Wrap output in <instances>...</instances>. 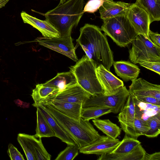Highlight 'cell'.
Here are the masks:
<instances>
[{
  "label": "cell",
  "mask_w": 160,
  "mask_h": 160,
  "mask_svg": "<svg viewBox=\"0 0 160 160\" xmlns=\"http://www.w3.org/2000/svg\"><path fill=\"white\" fill-rule=\"evenodd\" d=\"M101 31L97 26L85 24L80 28V34L76 41L97 66L102 65L110 71L114 62L113 53L106 35Z\"/></svg>",
  "instance_id": "obj_1"
},
{
  "label": "cell",
  "mask_w": 160,
  "mask_h": 160,
  "mask_svg": "<svg viewBox=\"0 0 160 160\" xmlns=\"http://www.w3.org/2000/svg\"><path fill=\"white\" fill-rule=\"evenodd\" d=\"M42 104L79 148L94 143L101 137L89 121L81 118L79 121L62 113L49 104Z\"/></svg>",
  "instance_id": "obj_2"
},
{
  "label": "cell",
  "mask_w": 160,
  "mask_h": 160,
  "mask_svg": "<svg viewBox=\"0 0 160 160\" xmlns=\"http://www.w3.org/2000/svg\"><path fill=\"white\" fill-rule=\"evenodd\" d=\"M84 0H68L53 9L42 14L58 32L60 37H71L83 15Z\"/></svg>",
  "instance_id": "obj_3"
},
{
  "label": "cell",
  "mask_w": 160,
  "mask_h": 160,
  "mask_svg": "<svg viewBox=\"0 0 160 160\" xmlns=\"http://www.w3.org/2000/svg\"><path fill=\"white\" fill-rule=\"evenodd\" d=\"M97 64L86 55L71 66L70 71L74 75L77 84L91 96L103 94V90L96 72Z\"/></svg>",
  "instance_id": "obj_4"
},
{
  "label": "cell",
  "mask_w": 160,
  "mask_h": 160,
  "mask_svg": "<svg viewBox=\"0 0 160 160\" xmlns=\"http://www.w3.org/2000/svg\"><path fill=\"white\" fill-rule=\"evenodd\" d=\"M103 20L101 31L120 47L128 46L138 35L126 15H119Z\"/></svg>",
  "instance_id": "obj_5"
},
{
  "label": "cell",
  "mask_w": 160,
  "mask_h": 160,
  "mask_svg": "<svg viewBox=\"0 0 160 160\" xmlns=\"http://www.w3.org/2000/svg\"><path fill=\"white\" fill-rule=\"evenodd\" d=\"M129 51V58L136 64L144 61H160V47L154 44L149 38L137 35Z\"/></svg>",
  "instance_id": "obj_6"
},
{
  "label": "cell",
  "mask_w": 160,
  "mask_h": 160,
  "mask_svg": "<svg viewBox=\"0 0 160 160\" xmlns=\"http://www.w3.org/2000/svg\"><path fill=\"white\" fill-rule=\"evenodd\" d=\"M129 94L125 86H123L115 94H103L91 96L82 103V108L94 106L104 107L111 108L112 113H119L123 108Z\"/></svg>",
  "instance_id": "obj_7"
},
{
  "label": "cell",
  "mask_w": 160,
  "mask_h": 160,
  "mask_svg": "<svg viewBox=\"0 0 160 160\" xmlns=\"http://www.w3.org/2000/svg\"><path fill=\"white\" fill-rule=\"evenodd\" d=\"M17 140L28 160H50L51 156L47 152L42 141L34 135L19 133Z\"/></svg>",
  "instance_id": "obj_8"
},
{
  "label": "cell",
  "mask_w": 160,
  "mask_h": 160,
  "mask_svg": "<svg viewBox=\"0 0 160 160\" xmlns=\"http://www.w3.org/2000/svg\"><path fill=\"white\" fill-rule=\"evenodd\" d=\"M35 40L40 45L63 54L75 62L78 61L71 37L52 38L40 37Z\"/></svg>",
  "instance_id": "obj_9"
},
{
  "label": "cell",
  "mask_w": 160,
  "mask_h": 160,
  "mask_svg": "<svg viewBox=\"0 0 160 160\" xmlns=\"http://www.w3.org/2000/svg\"><path fill=\"white\" fill-rule=\"evenodd\" d=\"M126 16L138 35L149 38L148 34L151 22L148 14L144 9L135 3H131Z\"/></svg>",
  "instance_id": "obj_10"
},
{
  "label": "cell",
  "mask_w": 160,
  "mask_h": 160,
  "mask_svg": "<svg viewBox=\"0 0 160 160\" xmlns=\"http://www.w3.org/2000/svg\"><path fill=\"white\" fill-rule=\"evenodd\" d=\"M136 104V100L129 94L123 108L118 116L121 129L125 134L135 138L133 124Z\"/></svg>",
  "instance_id": "obj_11"
},
{
  "label": "cell",
  "mask_w": 160,
  "mask_h": 160,
  "mask_svg": "<svg viewBox=\"0 0 160 160\" xmlns=\"http://www.w3.org/2000/svg\"><path fill=\"white\" fill-rule=\"evenodd\" d=\"M96 72L98 79L103 90L104 95L115 94L124 86L122 81L102 65L97 67Z\"/></svg>",
  "instance_id": "obj_12"
},
{
  "label": "cell",
  "mask_w": 160,
  "mask_h": 160,
  "mask_svg": "<svg viewBox=\"0 0 160 160\" xmlns=\"http://www.w3.org/2000/svg\"><path fill=\"white\" fill-rule=\"evenodd\" d=\"M128 90L133 97H150L160 100V85L151 83L142 78L132 81Z\"/></svg>",
  "instance_id": "obj_13"
},
{
  "label": "cell",
  "mask_w": 160,
  "mask_h": 160,
  "mask_svg": "<svg viewBox=\"0 0 160 160\" xmlns=\"http://www.w3.org/2000/svg\"><path fill=\"white\" fill-rule=\"evenodd\" d=\"M120 141L107 136H102L98 140L88 145L80 148L79 152L86 154L100 155L110 153L118 146Z\"/></svg>",
  "instance_id": "obj_14"
},
{
  "label": "cell",
  "mask_w": 160,
  "mask_h": 160,
  "mask_svg": "<svg viewBox=\"0 0 160 160\" xmlns=\"http://www.w3.org/2000/svg\"><path fill=\"white\" fill-rule=\"evenodd\" d=\"M91 96L89 93L77 84L58 92L49 99L83 103Z\"/></svg>",
  "instance_id": "obj_15"
},
{
  "label": "cell",
  "mask_w": 160,
  "mask_h": 160,
  "mask_svg": "<svg viewBox=\"0 0 160 160\" xmlns=\"http://www.w3.org/2000/svg\"><path fill=\"white\" fill-rule=\"evenodd\" d=\"M21 16L24 23L29 24L38 29L44 37L50 38L60 37L58 32L47 20L39 19L23 11L21 13Z\"/></svg>",
  "instance_id": "obj_16"
},
{
  "label": "cell",
  "mask_w": 160,
  "mask_h": 160,
  "mask_svg": "<svg viewBox=\"0 0 160 160\" xmlns=\"http://www.w3.org/2000/svg\"><path fill=\"white\" fill-rule=\"evenodd\" d=\"M131 3L113 0H105L99 8L100 18L102 20L119 15H126L129 7Z\"/></svg>",
  "instance_id": "obj_17"
},
{
  "label": "cell",
  "mask_w": 160,
  "mask_h": 160,
  "mask_svg": "<svg viewBox=\"0 0 160 160\" xmlns=\"http://www.w3.org/2000/svg\"><path fill=\"white\" fill-rule=\"evenodd\" d=\"M44 103L49 104L64 115L80 121L82 103L70 102L54 99H49Z\"/></svg>",
  "instance_id": "obj_18"
},
{
  "label": "cell",
  "mask_w": 160,
  "mask_h": 160,
  "mask_svg": "<svg viewBox=\"0 0 160 160\" xmlns=\"http://www.w3.org/2000/svg\"><path fill=\"white\" fill-rule=\"evenodd\" d=\"M113 64L117 75L125 82L130 80L132 81L137 79L140 72L139 68L130 62H114Z\"/></svg>",
  "instance_id": "obj_19"
},
{
  "label": "cell",
  "mask_w": 160,
  "mask_h": 160,
  "mask_svg": "<svg viewBox=\"0 0 160 160\" xmlns=\"http://www.w3.org/2000/svg\"><path fill=\"white\" fill-rule=\"evenodd\" d=\"M43 84L45 86L58 88L60 92L77 82L74 75L70 71L58 73L54 78Z\"/></svg>",
  "instance_id": "obj_20"
},
{
  "label": "cell",
  "mask_w": 160,
  "mask_h": 160,
  "mask_svg": "<svg viewBox=\"0 0 160 160\" xmlns=\"http://www.w3.org/2000/svg\"><path fill=\"white\" fill-rule=\"evenodd\" d=\"M59 92L58 88L45 86L42 83L37 84L31 94L34 102L32 106L36 107L42 104Z\"/></svg>",
  "instance_id": "obj_21"
},
{
  "label": "cell",
  "mask_w": 160,
  "mask_h": 160,
  "mask_svg": "<svg viewBox=\"0 0 160 160\" xmlns=\"http://www.w3.org/2000/svg\"><path fill=\"white\" fill-rule=\"evenodd\" d=\"M146 152L141 144L129 153L116 155L107 153L100 155L98 160H144Z\"/></svg>",
  "instance_id": "obj_22"
},
{
  "label": "cell",
  "mask_w": 160,
  "mask_h": 160,
  "mask_svg": "<svg viewBox=\"0 0 160 160\" xmlns=\"http://www.w3.org/2000/svg\"><path fill=\"white\" fill-rule=\"evenodd\" d=\"M36 108H38L41 111L50 126L56 137L59 138L68 145H74L75 144L74 141L61 128L42 104Z\"/></svg>",
  "instance_id": "obj_23"
},
{
  "label": "cell",
  "mask_w": 160,
  "mask_h": 160,
  "mask_svg": "<svg viewBox=\"0 0 160 160\" xmlns=\"http://www.w3.org/2000/svg\"><path fill=\"white\" fill-rule=\"evenodd\" d=\"M92 122L97 128L109 138L116 139L121 134V128L109 119L97 118L93 119Z\"/></svg>",
  "instance_id": "obj_24"
},
{
  "label": "cell",
  "mask_w": 160,
  "mask_h": 160,
  "mask_svg": "<svg viewBox=\"0 0 160 160\" xmlns=\"http://www.w3.org/2000/svg\"><path fill=\"white\" fill-rule=\"evenodd\" d=\"M135 3L148 13L151 23L160 20V0H136Z\"/></svg>",
  "instance_id": "obj_25"
},
{
  "label": "cell",
  "mask_w": 160,
  "mask_h": 160,
  "mask_svg": "<svg viewBox=\"0 0 160 160\" xmlns=\"http://www.w3.org/2000/svg\"><path fill=\"white\" fill-rule=\"evenodd\" d=\"M37 108V123L34 135L37 138L56 137L48 121L38 108Z\"/></svg>",
  "instance_id": "obj_26"
},
{
  "label": "cell",
  "mask_w": 160,
  "mask_h": 160,
  "mask_svg": "<svg viewBox=\"0 0 160 160\" xmlns=\"http://www.w3.org/2000/svg\"><path fill=\"white\" fill-rule=\"evenodd\" d=\"M141 144V142L137 139L125 134L122 140L110 153L118 155L128 153L132 151Z\"/></svg>",
  "instance_id": "obj_27"
},
{
  "label": "cell",
  "mask_w": 160,
  "mask_h": 160,
  "mask_svg": "<svg viewBox=\"0 0 160 160\" xmlns=\"http://www.w3.org/2000/svg\"><path fill=\"white\" fill-rule=\"evenodd\" d=\"M112 109L104 107L94 106L82 108L81 118L85 120L98 118L102 115L112 112Z\"/></svg>",
  "instance_id": "obj_28"
},
{
  "label": "cell",
  "mask_w": 160,
  "mask_h": 160,
  "mask_svg": "<svg viewBox=\"0 0 160 160\" xmlns=\"http://www.w3.org/2000/svg\"><path fill=\"white\" fill-rule=\"evenodd\" d=\"M142 114L141 112L139 109L136 103L133 129L135 138L136 139L140 136L144 135L146 132L149 129L146 120L142 118Z\"/></svg>",
  "instance_id": "obj_29"
},
{
  "label": "cell",
  "mask_w": 160,
  "mask_h": 160,
  "mask_svg": "<svg viewBox=\"0 0 160 160\" xmlns=\"http://www.w3.org/2000/svg\"><path fill=\"white\" fill-rule=\"evenodd\" d=\"M146 120L149 129L144 136L149 138L157 137L160 133V112L149 117Z\"/></svg>",
  "instance_id": "obj_30"
},
{
  "label": "cell",
  "mask_w": 160,
  "mask_h": 160,
  "mask_svg": "<svg viewBox=\"0 0 160 160\" xmlns=\"http://www.w3.org/2000/svg\"><path fill=\"white\" fill-rule=\"evenodd\" d=\"M80 148L76 144L68 145L55 158V160H72L78 155Z\"/></svg>",
  "instance_id": "obj_31"
},
{
  "label": "cell",
  "mask_w": 160,
  "mask_h": 160,
  "mask_svg": "<svg viewBox=\"0 0 160 160\" xmlns=\"http://www.w3.org/2000/svg\"><path fill=\"white\" fill-rule=\"evenodd\" d=\"M105 0H89L85 5L83 12L93 13L102 5Z\"/></svg>",
  "instance_id": "obj_32"
},
{
  "label": "cell",
  "mask_w": 160,
  "mask_h": 160,
  "mask_svg": "<svg viewBox=\"0 0 160 160\" xmlns=\"http://www.w3.org/2000/svg\"><path fill=\"white\" fill-rule=\"evenodd\" d=\"M138 64L141 66L160 74V61H144Z\"/></svg>",
  "instance_id": "obj_33"
},
{
  "label": "cell",
  "mask_w": 160,
  "mask_h": 160,
  "mask_svg": "<svg viewBox=\"0 0 160 160\" xmlns=\"http://www.w3.org/2000/svg\"><path fill=\"white\" fill-rule=\"evenodd\" d=\"M7 152L11 160H24L22 155L11 143L8 145Z\"/></svg>",
  "instance_id": "obj_34"
},
{
  "label": "cell",
  "mask_w": 160,
  "mask_h": 160,
  "mask_svg": "<svg viewBox=\"0 0 160 160\" xmlns=\"http://www.w3.org/2000/svg\"><path fill=\"white\" fill-rule=\"evenodd\" d=\"M133 97L136 100L139 102L160 106V100L153 97L142 96H136Z\"/></svg>",
  "instance_id": "obj_35"
},
{
  "label": "cell",
  "mask_w": 160,
  "mask_h": 160,
  "mask_svg": "<svg viewBox=\"0 0 160 160\" xmlns=\"http://www.w3.org/2000/svg\"><path fill=\"white\" fill-rule=\"evenodd\" d=\"M148 37L151 41L156 45L160 47V35L154 32L150 29L148 32Z\"/></svg>",
  "instance_id": "obj_36"
},
{
  "label": "cell",
  "mask_w": 160,
  "mask_h": 160,
  "mask_svg": "<svg viewBox=\"0 0 160 160\" xmlns=\"http://www.w3.org/2000/svg\"><path fill=\"white\" fill-rule=\"evenodd\" d=\"M144 160H160V152H156L150 154L146 153Z\"/></svg>",
  "instance_id": "obj_37"
},
{
  "label": "cell",
  "mask_w": 160,
  "mask_h": 160,
  "mask_svg": "<svg viewBox=\"0 0 160 160\" xmlns=\"http://www.w3.org/2000/svg\"><path fill=\"white\" fill-rule=\"evenodd\" d=\"M14 101L15 102V103L18 106H20L21 107H22V104H22V105H23V107H24V108H25V107L27 108V107H28V106H29V105L28 104L29 103H27L26 102H23L19 99L15 100H14Z\"/></svg>",
  "instance_id": "obj_38"
},
{
  "label": "cell",
  "mask_w": 160,
  "mask_h": 160,
  "mask_svg": "<svg viewBox=\"0 0 160 160\" xmlns=\"http://www.w3.org/2000/svg\"><path fill=\"white\" fill-rule=\"evenodd\" d=\"M9 0H0V8L4 7Z\"/></svg>",
  "instance_id": "obj_39"
},
{
  "label": "cell",
  "mask_w": 160,
  "mask_h": 160,
  "mask_svg": "<svg viewBox=\"0 0 160 160\" xmlns=\"http://www.w3.org/2000/svg\"><path fill=\"white\" fill-rule=\"evenodd\" d=\"M68 0H60L58 5H60L65 2Z\"/></svg>",
  "instance_id": "obj_40"
}]
</instances>
